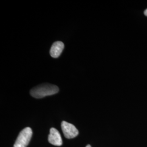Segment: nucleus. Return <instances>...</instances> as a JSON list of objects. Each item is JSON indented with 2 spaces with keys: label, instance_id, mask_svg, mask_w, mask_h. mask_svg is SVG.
Returning <instances> with one entry per match:
<instances>
[{
  "label": "nucleus",
  "instance_id": "nucleus-1",
  "mask_svg": "<svg viewBox=\"0 0 147 147\" xmlns=\"http://www.w3.org/2000/svg\"><path fill=\"white\" fill-rule=\"evenodd\" d=\"M58 92L59 88L57 86L49 84H43L33 88L30 90V94L32 96L35 98L40 99L47 96L55 94Z\"/></svg>",
  "mask_w": 147,
  "mask_h": 147
},
{
  "label": "nucleus",
  "instance_id": "nucleus-6",
  "mask_svg": "<svg viewBox=\"0 0 147 147\" xmlns=\"http://www.w3.org/2000/svg\"><path fill=\"white\" fill-rule=\"evenodd\" d=\"M144 15L147 16V9L146 11H144Z\"/></svg>",
  "mask_w": 147,
  "mask_h": 147
},
{
  "label": "nucleus",
  "instance_id": "nucleus-7",
  "mask_svg": "<svg viewBox=\"0 0 147 147\" xmlns=\"http://www.w3.org/2000/svg\"><path fill=\"white\" fill-rule=\"evenodd\" d=\"M86 147H91V146H90V145H87V146H86Z\"/></svg>",
  "mask_w": 147,
  "mask_h": 147
},
{
  "label": "nucleus",
  "instance_id": "nucleus-4",
  "mask_svg": "<svg viewBox=\"0 0 147 147\" xmlns=\"http://www.w3.org/2000/svg\"><path fill=\"white\" fill-rule=\"evenodd\" d=\"M48 141L50 143L56 146H61L63 143L59 132L57 129L53 127H52L50 130Z\"/></svg>",
  "mask_w": 147,
  "mask_h": 147
},
{
  "label": "nucleus",
  "instance_id": "nucleus-3",
  "mask_svg": "<svg viewBox=\"0 0 147 147\" xmlns=\"http://www.w3.org/2000/svg\"><path fill=\"white\" fill-rule=\"evenodd\" d=\"M61 127L64 135L67 138H73L77 136L79 131L76 127L67 121H63L61 123Z\"/></svg>",
  "mask_w": 147,
  "mask_h": 147
},
{
  "label": "nucleus",
  "instance_id": "nucleus-2",
  "mask_svg": "<svg viewBox=\"0 0 147 147\" xmlns=\"http://www.w3.org/2000/svg\"><path fill=\"white\" fill-rule=\"evenodd\" d=\"M32 136V130L29 127L24 129L21 131L14 143L13 147H26L29 144Z\"/></svg>",
  "mask_w": 147,
  "mask_h": 147
},
{
  "label": "nucleus",
  "instance_id": "nucleus-5",
  "mask_svg": "<svg viewBox=\"0 0 147 147\" xmlns=\"http://www.w3.org/2000/svg\"><path fill=\"white\" fill-rule=\"evenodd\" d=\"M64 48V45L61 41H57L54 42L50 50L51 56L53 58H58L62 53Z\"/></svg>",
  "mask_w": 147,
  "mask_h": 147
}]
</instances>
